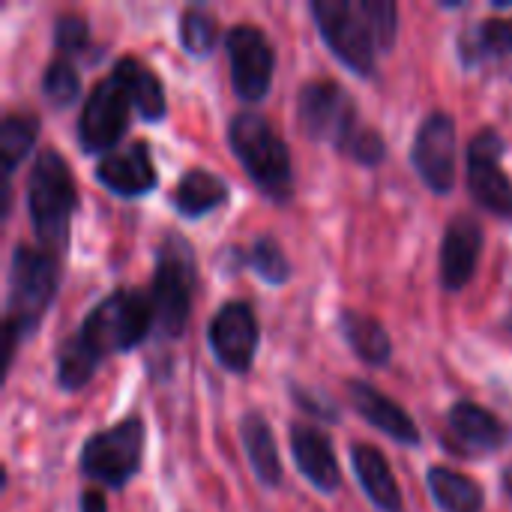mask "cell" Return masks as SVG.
<instances>
[{"instance_id": "1", "label": "cell", "mask_w": 512, "mask_h": 512, "mask_svg": "<svg viewBox=\"0 0 512 512\" xmlns=\"http://www.w3.org/2000/svg\"><path fill=\"white\" fill-rule=\"evenodd\" d=\"M78 195L66 159L57 150H42L30 168L27 180V210L36 237L45 249L63 252L69 237V219L75 213Z\"/></svg>"}, {"instance_id": "2", "label": "cell", "mask_w": 512, "mask_h": 512, "mask_svg": "<svg viewBox=\"0 0 512 512\" xmlns=\"http://www.w3.org/2000/svg\"><path fill=\"white\" fill-rule=\"evenodd\" d=\"M57 291V264L45 249L18 243L9 261L6 297V363L12 360L15 339L24 336L48 309Z\"/></svg>"}, {"instance_id": "3", "label": "cell", "mask_w": 512, "mask_h": 512, "mask_svg": "<svg viewBox=\"0 0 512 512\" xmlns=\"http://www.w3.org/2000/svg\"><path fill=\"white\" fill-rule=\"evenodd\" d=\"M228 141L255 186L273 201L291 198V156L276 129L252 111H243L228 126Z\"/></svg>"}, {"instance_id": "4", "label": "cell", "mask_w": 512, "mask_h": 512, "mask_svg": "<svg viewBox=\"0 0 512 512\" xmlns=\"http://www.w3.org/2000/svg\"><path fill=\"white\" fill-rule=\"evenodd\" d=\"M150 324H156L150 297H144L138 291H129V288H120V291L108 294L84 318L75 339L102 363L108 354L129 351L138 342H144Z\"/></svg>"}, {"instance_id": "5", "label": "cell", "mask_w": 512, "mask_h": 512, "mask_svg": "<svg viewBox=\"0 0 512 512\" xmlns=\"http://www.w3.org/2000/svg\"><path fill=\"white\" fill-rule=\"evenodd\" d=\"M192 288H195V255L180 234H171L159 249L153 291H150L153 318L162 336L177 339L186 330Z\"/></svg>"}, {"instance_id": "6", "label": "cell", "mask_w": 512, "mask_h": 512, "mask_svg": "<svg viewBox=\"0 0 512 512\" xmlns=\"http://www.w3.org/2000/svg\"><path fill=\"white\" fill-rule=\"evenodd\" d=\"M312 15L330 51L357 75H372L378 36L363 9V0H315Z\"/></svg>"}, {"instance_id": "7", "label": "cell", "mask_w": 512, "mask_h": 512, "mask_svg": "<svg viewBox=\"0 0 512 512\" xmlns=\"http://www.w3.org/2000/svg\"><path fill=\"white\" fill-rule=\"evenodd\" d=\"M144 453V426L141 420L129 417L99 435H93L81 450V471L111 489L126 486L138 468Z\"/></svg>"}, {"instance_id": "8", "label": "cell", "mask_w": 512, "mask_h": 512, "mask_svg": "<svg viewBox=\"0 0 512 512\" xmlns=\"http://www.w3.org/2000/svg\"><path fill=\"white\" fill-rule=\"evenodd\" d=\"M300 126L315 141H333L336 147H348L357 132V108L351 96L333 81H312L300 90L297 99Z\"/></svg>"}, {"instance_id": "9", "label": "cell", "mask_w": 512, "mask_h": 512, "mask_svg": "<svg viewBox=\"0 0 512 512\" xmlns=\"http://www.w3.org/2000/svg\"><path fill=\"white\" fill-rule=\"evenodd\" d=\"M129 105L132 102H129V93L123 90V84L114 75L102 78L90 90V96L81 108V120H78L81 150L84 153H102V150L111 153V147L120 141V135L129 126Z\"/></svg>"}, {"instance_id": "10", "label": "cell", "mask_w": 512, "mask_h": 512, "mask_svg": "<svg viewBox=\"0 0 512 512\" xmlns=\"http://www.w3.org/2000/svg\"><path fill=\"white\" fill-rule=\"evenodd\" d=\"M456 141V120L444 111L429 114L417 132L411 162L420 180L438 195H447L456 186Z\"/></svg>"}, {"instance_id": "11", "label": "cell", "mask_w": 512, "mask_h": 512, "mask_svg": "<svg viewBox=\"0 0 512 512\" xmlns=\"http://www.w3.org/2000/svg\"><path fill=\"white\" fill-rule=\"evenodd\" d=\"M228 63L234 93L246 102H261L273 84V48L252 24H237L228 36Z\"/></svg>"}, {"instance_id": "12", "label": "cell", "mask_w": 512, "mask_h": 512, "mask_svg": "<svg viewBox=\"0 0 512 512\" xmlns=\"http://www.w3.org/2000/svg\"><path fill=\"white\" fill-rule=\"evenodd\" d=\"M501 153L504 138L495 129L477 132L468 147V186L480 207L501 219H512V180L498 168Z\"/></svg>"}, {"instance_id": "13", "label": "cell", "mask_w": 512, "mask_h": 512, "mask_svg": "<svg viewBox=\"0 0 512 512\" xmlns=\"http://www.w3.org/2000/svg\"><path fill=\"white\" fill-rule=\"evenodd\" d=\"M210 348L216 360L231 372H249L255 351H258V321L249 303H225L207 330Z\"/></svg>"}, {"instance_id": "14", "label": "cell", "mask_w": 512, "mask_h": 512, "mask_svg": "<svg viewBox=\"0 0 512 512\" xmlns=\"http://www.w3.org/2000/svg\"><path fill=\"white\" fill-rule=\"evenodd\" d=\"M96 180L108 186L114 195H147L156 186V168L150 147L144 141H132L120 150H111L96 165Z\"/></svg>"}, {"instance_id": "15", "label": "cell", "mask_w": 512, "mask_h": 512, "mask_svg": "<svg viewBox=\"0 0 512 512\" xmlns=\"http://www.w3.org/2000/svg\"><path fill=\"white\" fill-rule=\"evenodd\" d=\"M483 252V228L474 216H456L441 243V282L447 291H459L471 282Z\"/></svg>"}, {"instance_id": "16", "label": "cell", "mask_w": 512, "mask_h": 512, "mask_svg": "<svg viewBox=\"0 0 512 512\" xmlns=\"http://www.w3.org/2000/svg\"><path fill=\"white\" fill-rule=\"evenodd\" d=\"M348 399H351V405H354V411L366 420V423H372L375 429H381L384 435H390L393 441H399V444H420V429H417V423L390 399V396H384L381 390H375L369 381H351L348 384Z\"/></svg>"}, {"instance_id": "17", "label": "cell", "mask_w": 512, "mask_h": 512, "mask_svg": "<svg viewBox=\"0 0 512 512\" xmlns=\"http://www.w3.org/2000/svg\"><path fill=\"white\" fill-rule=\"evenodd\" d=\"M291 453H294V465L300 468V474L324 495H333L339 489V465L333 456V444L327 441L324 432L312 429V426H294L291 429Z\"/></svg>"}, {"instance_id": "18", "label": "cell", "mask_w": 512, "mask_h": 512, "mask_svg": "<svg viewBox=\"0 0 512 512\" xmlns=\"http://www.w3.org/2000/svg\"><path fill=\"white\" fill-rule=\"evenodd\" d=\"M351 462H354V474L363 486V492L369 495V501L381 512H402V492L399 483L393 477L390 462L381 456L378 447L372 444H354L351 447Z\"/></svg>"}, {"instance_id": "19", "label": "cell", "mask_w": 512, "mask_h": 512, "mask_svg": "<svg viewBox=\"0 0 512 512\" xmlns=\"http://www.w3.org/2000/svg\"><path fill=\"white\" fill-rule=\"evenodd\" d=\"M450 432L465 444V450L492 453L507 444L504 423L474 402H459L450 411Z\"/></svg>"}, {"instance_id": "20", "label": "cell", "mask_w": 512, "mask_h": 512, "mask_svg": "<svg viewBox=\"0 0 512 512\" xmlns=\"http://www.w3.org/2000/svg\"><path fill=\"white\" fill-rule=\"evenodd\" d=\"M240 438H243V447H246V456H249L255 477L264 486H279L282 462H279V450H276V438L270 432V423L258 411H249L240 420Z\"/></svg>"}, {"instance_id": "21", "label": "cell", "mask_w": 512, "mask_h": 512, "mask_svg": "<svg viewBox=\"0 0 512 512\" xmlns=\"http://www.w3.org/2000/svg\"><path fill=\"white\" fill-rule=\"evenodd\" d=\"M114 78L123 84V90L129 93L132 108L144 120L156 123V120L165 117V93H162V84H159V78L147 66H141L135 57H123L114 66Z\"/></svg>"}, {"instance_id": "22", "label": "cell", "mask_w": 512, "mask_h": 512, "mask_svg": "<svg viewBox=\"0 0 512 512\" xmlns=\"http://www.w3.org/2000/svg\"><path fill=\"white\" fill-rule=\"evenodd\" d=\"M339 330H342L345 342L351 345V351L360 360H366L369 366H384L390 360V354H393L390 336H387V330L375 318L348 309L339 318Z\"/></svg>"}, {"instance_id": "23", "label": "cell", "mask_w": 512, "mask_h": 512, "mask_svg": "<svg viewBox=\"0 0 512 512\" xmlns=\"http://www.w3.org/2000/svg\"><path fill=\"white\" fill-rule=\"evenodd\" d=\"M426 480H429V492H432V498L441 507V512L483 510V489L471 477H465V474H459L453 468L435 465V468H429Z\"/></svg>"}, {"instance_id": "24", "label": "cell", "mask_w": 512, "mask_h": 512, "mask_svg": "<svg viewBox=\"0 0 512 512\" xmlns=\"http://www.w3.org/2000/svg\"><path fill=\"white\" fill-rule=\"evenodd\" d=\"M465 63H483L489 57L512 54V18H489L468 27L459 39Z\"/></svg>"}, {"instance_id": "25", "label": "cell", "mask_w": 512, "mask_h": 512, "mask_svg": "<svg viewBox=\"0 0 512 512\" xmlns=\"http://www.w3.org/2000/svg\"><path fill=\"white\" fill-rule=\"evenodd\" d=\"M225 195H228V189H225V183L216 174L195 168V171H189L177 183V189H174V207L183 216H192L195 219V216H204L207 210L219 207L225 201Z\"/></svg>"}, {"instance_id": "26", "label": "cell", "mask_w": 512, "mask_h": 512, "mask_svg": "<svg viewBox=\"0 0 512 512\" xmlns=\"http://www.w3.org/2000/svg\"><path fill=\"white\" fill-rule=\"evenodd\" d=\"M39 135V120L33 114H9L0 126V159L6 174H12L30 153Z\"/></svg>"}, {"instance_id": "27", "label": "cell", "mask_w": 512, "mask_h": 512, "mask_svg": "<svg viewBox=\"0 0 512 512\" xmlns=\"http://www.w3.org/2000/svg\"><path fill=\"white\" fill-rule=\"evenodd\" d=\"M96 369H99V360L75 336H69L63 342V348H60V357H57V378H60V384L66 390H81L93 378Z\"/></svg>"}, {"instance_id": "28", "label": "cell", "mask_w": 512, "mask_h": 512, "mask_svg": "<svg viewBox=\"0 0 512 512\" xmlns=\"http://www.w3.org/2000/svg\"><path fill=\"white\" fill-rule=\"evenodd\" d=\"M81 93V78L75 72V66L69 60H54L48 63L45 75H42V96L48 105L54 108H69Z\"/></svg>"}, {"instance_id": "29", "label": "cell", "mask_w": 512, "mask_h": 512, "mask_svg": "<svg viewBox=\"0 0 512 512\" xmlns=\"http://www.w3.org/2000/svg\"><path fill=\"white\" fill-rule=\"evenodd\" d=\"M216 36H219V27L216 21L204 12V9H186L183 18H180V39H183V48L195 57H207L216 45Z\"/></svg>"}, {"instance_id": "30", "label": "cell", "mask_w": 512, "mask_h": 512, "mask_svg": "<svg viewBox=\"0 0 512 512\" xmlns=\"http://www.w3.org/2000/svg\"><path fill=\"white\" fill-rule=\"evenodd\" d=\"M249 264H252V270H255L264 282H270V285H282V282L291 276L288 258L282 255V249H279L276 240H270V237H261V240L252 246Z\"/></svg>"}, {"instance_id": "31", "label": "cell", "mask_w": 512, "mask_h": 512, "mask_svg": "<svg viewBox=\"0 0 512 512\" xmlns=\"http://www.w3.org/2000/svg\"><path fill=\"white\" fill-rule=\"evenodd\" d=\"M363 9L372 21V30L378 36V45L387 51L396 42V30H399V9L390 0H363Z\"/></svg>"}, {"instance_id": "32", "label": "cell", "mask_w": 512, "mask_h": 512, "mask_svg": "<svg viewBox=\"0 0 512 512\" xmlns=\"http://www.w3.org/2000/svg\"><path fill=\"white\" fill-rule=\"evenodd\" d=\"M54 42L63 54H78L87 45V21L75 12H63L57 15L54 24Z\"/></svg>"}, {"instance_id": "33", "label": "cell", "mask_w": 512, "mask_h": 512, "mask_svg": "<svg viewBox=\"0 0 512 512\" xmlns=\"http://www.w3.org/2000/svg\"><path fill=\"white\" fill-rule=\"evenodd\" d=\"M345 153H348L351 159H357L360 165H378V162L384 159L387 147H384V138H381L375 129H357L354 138L348 141Z\"/></svg>"}, {"instance_id": "34", "label": "cell", "mask_w": 512, "mask_h": 512, "mask_svg": "<svg viewBox=\"0 0 512 512\" xmlns=\"http://www.w3.org/2000/svg\"><path fill=\"white\" fill-rule=\"evenodd\" d=\"M81 512H108L105 498H102L99 489H87V492L81 495Z\"/></svg>"}, {"instance_id": "35", "label": "cell", "mask_w": 512, "mask_h": 512, "mask_svg": "<svg viewBox=\"0 0 512 512\" xmlns=\"http://www.w3.org/2000/svg\"><path fill=\"white\" fill-rule=\"evenodd\" d=\"M501 480H504V489H507V495H512V468H507V471H504V477H501Z\"/></svg>"}, {"instance_id": "36", "label": "cell", "mask_w": 512, "mask_h": 512, "mask_svg": "<svg viewBox=\"0 0 512 512\" xmlns=\"http://www.w3.org/2000/svg\"><path fill=\"white\" fill-rule=\"evenodd\" d=\"M507 330H510V333H512V315H510V318H507Z\"/></svg>"}]
</instances>
